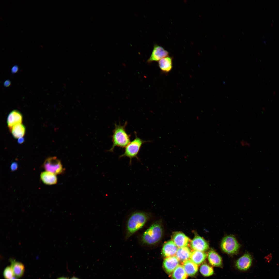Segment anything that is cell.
Wrapping results in <instances>:
<instances>
[{"label": "cell", "instance_id": "cell-1", "mask_svg": "<svg viewBox=\"0 0 279 279\" xmlns=\"http://www.w3.org/2000/svg\"><path fill=\"white\" fill-rule=\"evenodd\" d=\"M151 213L142 211H136L131 213L126 222L124 238L127 240L137 231L143 228L149 221Z\"/></svg>", "mask_w": 279, "mask_h": 279}, {"label": "cell", "instance_id": "cell-2", "mask_svg": "<svg viewBox=\"0 0 279 279\" xmlns=\"http://www.w3.org/2000/svg\"><path fill=\"white\" fill-rule=\"evenodd\" d=\"M162 234L160 224L158 222H154L139 236V243L142 246L147 249L157 244L161 239Z\"/></svg>", "mask_w": 279, "mask_h": 279}, {"label": "cell", "instance_id": "cell-3", "mask_svg": "<svg viewBox=\"0 0 279 279\" xmlns=\"http://www.w3.org/2000/svg\"><path fill=\"white\" fill-rule=\"evenodd\" d=\"M127 124V121L123 125L120 123L118 125L116 123L114 124L115 127L112 136V144L109 151L113 152L116 147L125 148L130 142V135L127 133L126 129Z\"/></svg>", "mask_w": 279, "mask_h": 279}, {"label": "cell", "instance_id": "cell-4", "mask_svg": "<svg viewBox=\"0 0 279 279\" xmlns=\"http://www.w3.org/2000/svg\"><path fill=\"white\" fill-rule=\"evenodd\" d=\"M135 138L132 141L125 147V151L122 154L119 156L120 158L126 157L130 159V164L131 163L132 159L136 158L138 160L139 159L138 155L142 145L149 141L144 140L138 137L136 133L135 132Z\"/></svg>", "mask_w": 279, "mask_h": 279}, {"label": "cell", "instance_id": "cell-5", "mask_svg": "<svg viewBox=\"0 0 279 279\" xmlns=\"http://www.w3.org/2000/svg\"><path fill=\"white\" fill-rule=\"evenodd\" d=\"M43 167L46 171L55 175L61 174L64 171L60 160L55 157L47 158L43 163Z\"/></svg>", "mask_w": 279, "mask_h": 279}, {"label": "cell", "instance_id": "cell-6", "mask_svg": "<svg viewBox=\"0 0 279 279\" xmlns=\"http://www.w3.org/2000/svg\"><path fill=\"white\" fill-rule=\"evenodd\" d=\"M222 250L228 254H234L238 251L239 245L237 240L233 236H228L224 237L221 244Z\"/></svg>", "mask_w": 279, "mask_h": 279}, {"label": "cell", "instance_id": "cell-7", "mask_svg": "<svg viewBox=\"0 0 279 279\" xmlns=\"http://www.w3.org/2000/svg\"><path fill=\"white\" fill-rule=\"evenodd\" d=\"M169 54V52L162 47L155 44L151 55L147 62L151 63L154 61H159L161 59L168 56Z\"/></svg>", "mask_w": 279, "mask_h": 279}, {"label": "cell", "instance_id": "cell-8", "mask_svg": "<svg viewBox=\"0 0 279 279\" xmlns=\"http://www.w3.org/2000/svg\"><path fill=\"white\" fill-rule=\"evenodd\" d=\"M191 246L194 250L204 252L209 248L207 242L203 238L198 236H195L191 243Z\"/></svg>", "mask_w": 279, "mask_h": 279}, {"label": "cell", "instance_id": "cell-9", "mask_svg": "<svg viewBox=\"0 0 279 279\" xmlns=\"http://www.w3.org/2000/svg\"><path fill=\"white\" fill-rule=\"evenodd\" d=\"M172 240L179 248L187 246L190 239L183 233L180 232H174L172 237Z\"/></svg>", "mask_w": 279, "mask_h": 279}, {"label": "cell", "instance_id": "cell-10", "mask_svg": "<svg viewBox=\"0 0 279 279\" xmlns=\"http://www.w3.org/2000/svg\"><path fill=\"white\" fill-rule=\"evenodd\" d=\"M252 260V257L250 254H245L237 260L236 262V266L240 270H246L251 266Z\"/></svg>", "mask_w": 279, "mask_h": 279}, {"label": "cell", "instance_id": "cell-11", "mask_svg": "<svg viewBox=\"0 0 279 279\" xmlns=\"http://www.w3.org/2000/svg\"><path fill=\"white\" fill-rule=\"evenodd\" d=\"M22 120V115L20 112L16 110L11 111L9 114L7 120L9 129L16 124L21 123Z\"/></svg>", "mask_w": 279, "mask_h": 279}, {"label": "cell", "instance_id": "cell-12", "mask_svg": "<svg viewBox=\"0 0 279 279\" xmlns=\"http://www.w3.org/2000/svg\"><path fill=\"white\" fill-rule=\"evenodd\" d=\"M179 260L176 256L166 257L164 260L163 265L166 271L168 273H172L179 265Z\"/></svg>", "mask_w": 279, "mask_h": 279}, {"label": "cell", "instance_id": "cell-13", "mask_svg": "<svg viewBox=\"0 0 279 279\" xmlns=\"http://www.w3.org/2000/svg\"><path fill=\"white\" fill-rule=\"evenodd\" d=\"M177 247L172 240L166 242L162 249L163 255L166 257L174 256L176 254Z\"/></svg>", "mask_w": 279, "mask_h": 279}, {"label": "cell", "instance_id": "cell-14", "mask_svg": "<svg viewBox=\"0 0 279 279\" xmlns=\"http://www.w3.org/2000/svg\"><path fill=\"white\" fill-rule=\"evenodd\" d=\"M173 58L167 56L158 61L159 66L163 73H167L172 70L173 67Z\"/></svg>", "mask_w": 279, "mask_h": 279}, {"label": "cell", "instance_id": "cell-15", "mask_svg": "<svg viewBox=\"0 0 279 279\" xmlns=\"http://www.w3.org/2000/svg\"><path fill=\"white\" fill-rule=\"evenodd\" d=\"M11 267L13 272L14 276L17 278L22 277L25 271V267L20 262L11 259Z\"/></svg>", "mask_w": 279, "mask_h": 279}, {"label": "cell", "instance_id": "cell-16", "mask_svg": "<svg viewBox=\"0 0 279 279\" xmlns=\"http://www.w3.org/2000/svg\"><path fill=\"white\" fill-rule=\"evenodd\" d=\"M40 178L42 182L47 185H51L56 184L57 181L56 175L50 172L44 171L40 174Z\"/></svg>", "mask_w": 279, "mask_h": 279}, {"label": "cell", "instance_id": "cell-17", "mask_svg": "<svg viewBox=\"0 0 279 279\" xmlns=\"http://www.w3.org/2000/svg\"><path fill=\"white\" fill-rule=\"evenodd\" d=\"M208 261L212 266L220 267L222 266V259L221 257L215 251L211 250L208 254Z\"/></svg>", "mask_w": 279, "mask_h": 279}, {"label": "cell", "instance_id": "cell-18", "mask_svg": "<svg viewBox=\"0 0 279 279\" xmlns=\"http://www.w3.org/2000/svg\"><path fill=\"white\" fill-rule=\"evenodd\" d=\"M207 256L204 252L194 250L191 252L190 257V260L197 265H199L203 262Z\"/></svg>", "mask_w": 279, "mask_h": 279}, {"label": "cell", "instance_id": "cell-19", "mask_svg": "<svg viewBox=\"0 0 279 279\" xmlns=\"http://www.w3.org/2000/svg\"><path fill=\"white\" fill-rule=\"evenodd\" d=\"M183 266L187 275L189 276H194L198 271L197 265L190 260H188L184 261Z\"/></svg>", "mask_w": 279, "mask_h": 279}, {"label": "cell", "instance_id": "cell-20", "mask_svg": "<svg viewBox=\"0 0 279 279\" xmlns=\"http://www.w3.org/2000/svg\"><path fill=\"white\" fill-rule=\"evenodd\" d=\"M191 253L190 249L187 246L180 247L177 249L176 256L179 260L183 262L190 258Z\"/></svg>", "mask_w": 279, "mask_h": 279}, {"label": "cell", "instance_id": "cell-21", "mask_svg": "<svg viewBox=\"0 0 279 279\" xmlns=\"http://www.w3.org/2000/svg\"><path fill=\"white\" fill-rule=\"evenodd\" d=\"M10 130L14 138H18L24 135L26 129L25 126L20 123L14 125Z\"/></svg>", "mask_w": 279, "mask_h": 279}, {"label": "cell", "instance_id": "cell-22", "mask_svg": "<svg viewBox=\"0 0 279 279\" xmlns=\"http://www.w3.org/2000/svg\"><path fill=\"white\" fill-rule=\"evenodd\" d=\"M187 276L183 266L179 265L174 270L172 274L174 279H186Z\"/></svg>", "mask_w": 279, "mask_h": 279}, {"label": "cell", "instance_id": "cell-23", "mask_svg": "<svg viewBox=\"0 0 279 279\" xmlns=\"http://www.w3.org/2000/svg\"><path fill=\"white\" fill-rule=\"evenodd\" d=\"M200 272L204 276L208 277L212 275L214 273L213 268L206 264L202 265L200 268Z\"/></svg>", "mask_w": 279, "mask_h": 279}, {"label": "cell", "instance_id": "cell-24", "mask_svg": "<svg viewBox=\"0 0 279 279\" xmlns=\"http://www.w3.org/2000/svg\"><path fill=\"white\" fill-rule=\"evenodd\" d=\"M3 275L5 279H10L14 277V273L11 266H7L5 269Z\"/></svg>", "mask_w": 279, "mask_h": 279}, {"label": "cell", "instance_id": "cell-25", "mask_svg": "<svg viewBox=\"0 0 279 279\" xmlns=\"http://www.w3.org/2000/svg\"><path fill=\"white\" fill-rule=\"evenodd\" d=\"M18 168L17 163L14 162L12 163L10 166V169L12 171H14L16 170Z\"/></svg>", "mask_w": 279, "mask_h": 279}, {"label": "cell", "instance_id": "cell-26", "mask_svg": "<svg viewBox=\"0 0 279 279\" xmlns=\"http://www.w3.org/2000/svg\"><path fill=\"white\" fill-rule=\"evenodd\" d=\"M18 66L15 65L12 67L11 70V72L13 74L15 73L18 71Z\"/></svg>", "mask_w": 279, "mask_h": 279}, {"label": "cell", "instance_id": "cell-27", "mask_svg": "<svg viewBox=\"0 0 279 279\" xmlns=\"http://www.w3.org/2000/svg\"><path fill=\"white\" fill-rule=\"evenodd\" d=\"M240 144L242 146H249L250 145V144L248 142L244 140L241 141Z\"/></svg>", "mask_w": 279, "mask_h": 279}, {"label": "cell", "instance_id": "cell-28", "mask_svg": "<svg viewBox=\"0 0 279 279\" xmlns=\"http://www.w3.org/2000/svg\"><path fill=\"white\" fill-rule=\"evenodd\" d=\"M11 83V82L9 80H6L4 82V85L5 87H7L10 85Z\"/></svg>", "mask_w": 279, "mask_h": 279}, {"label": "cell", "instance_id": "cell-29", "mask_svg": "<svg viewBox=\"0 0 279 279\" xmlns=\"http://www.w3.org/2000/svg\"><path fill=\"white\" fill-rule=\"evenodd\" d=\"M24 138L23 137H21L18 138V142L19 144H21L24 142Z\"/></svg>", "mask_w": 279, "mask_h": 279}, {"label": "cell", "instance_id": "cell-30", "mask_svg": "<svg viewBox=\"0 0 279 279\" xmlns=\"http://www.w3.org/2000/svg\"><path fill=\"white\" fill-rule=\"evenodd\" d=\"M58 279H68L66 277H61L58 278Z\"/></svg>", "mask_w": 279, "mask_h": 279}, {"label": "cell", "instance_id": "cell-31", "mask_svg": "<svg viewBox=\"0 0 279 279\" xmlns=\"http://www.w3.org/2000/svg\"><path fill=\"white\" fill-rule=\"evenodd\" d=\"M70 279H79L78 278L75 277H73L71 278Z\"/></svg>", "mask_w": 279, "mask_h": 279}, {"label": "cell", "instance_id": "cell-32", "mask_svg": "<svg viewBox=\"0 0 279 279\" xmlns=\"http://www.w3.org/2000/svg\"><path fill=\"white\" fill-rule=\"evenodd\" d=\"M10 279H16V278L14 276Z\"/></svg>", "mask_w": 279, "mask_h": 279}]
</instances>
